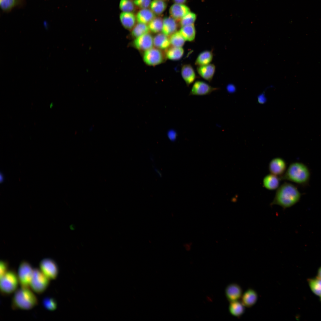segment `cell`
<instances>
[{"mask_svg":"<svg viewBox=\"0 0 321 321\" xmlns=\"http://www.w3.org/2000/svg\"><path fill=\"white\" fill-rule=\"evenodd\" d=\"M301 195L296 186L291 183L284 182L277 188L270 205H278L284 209L288 208L297 203Z\"/></svg>","mask_w":321,"mask_h":321,"instance_id":"cell-1","label":"cell"},{"mask_svg":"<svg viewBox=\"0 0 321 321\" xmlns=\"http://www.w3.org/2000/svg\"><path fill=\"white\" fill-rule=\"evenodd\" d=\"M310 176V170L306 165L301 162H294L289 165L285 173L280 177L281 180L304 185L309 183Z\"/></svg>","mask_w":321,"mask_h":321,"instance_id":"cell-2","label":"cell"},{"mask_svg":"<svg viewBox=\"0 0 321 321\" xmlns=\"http://www.w3.org/2000/svg\"><path fill=\"white\" fill-rule=\"evenodd\" d=\"M37 304L36 296L29 288L21 287L15 292L12 300L11 306L14 309L28 310Z\"/></svg>","mask_w":321,"mask_h":321,"instance_id":"cell-3","label":"cell"},{"mask_svg":"<svg viewBox=\"0 0 321 321\" xmlns=\"http://www.w3.org/2000/svg\"><path fill=\"white\" fill-rule=\"evenodd\" d=\"M19 284L17 274L13 270H9L0 277V289L3 295H9L15 292Z\"/></svg>","mask_w":321,"mask_h":321,"instance_id":"cell-4","label":"cell"},{"mask_svg":"<svg viewBox=\"0 0 321 321\" xmlns=\"http://www.w3.org/2000/svg\"><path fill=\"white\" fill-rule=\"evenodd\" d=\"M50 279L38 268L34 269L30 287L35 292L40 294L48 288Z\"/></svg>","mask_w":321,"mask_h":321,"instance_id":"cell-5","label":"cell"},{"mask_svg":"<svg viewBox=\"0 0 321 321\" xmlns=\"http://www.w3.org/2000/svg\"><path fill=\"white\" fill-rule=\"evenodd\" d=\"M34 269L28 262L23 260L20 263L17 276L21 287L29 288Z\"/></svg>","mask_w":321,"mask_h":321,"instance_id":"cell-6","label":"cell"},{"mask_svg":"<svg viewBox=\"0 0 321 321\" xmlns=\"http://www.w3.org/2000/svg\"><path fill=\"white\" fill-rule=\"evenodd\" d=\"M164 55L161 50L152 48L144 53L143 59L145 64L154 66L161 64L164 60Z\"/></svg>","mask_w":321,"mask_h":321,"instance_id":"cell-7","label":"cell"},{"mask_svg":"<svg viewBox=\"0 0 321 321\" xmlns=\"http://www.w3.org/2000/svg\"><path fill=\"white\" fill-rule=\"evenodd\" d=\"M40 270L50 280L55 279L59 273L58 266L53 259L46 258L42 259L39 264Z\"/></svg>","mask_w":321,"mask_h":321,"instance_id":"cell-8","label":"cell"},{"mask_svg":"<svg viewBox=\"0 0 321 321\" xmlns=\"http://www.w3.org/2000/svg\"><path fill=\"white\" fill-rule=\"evenodd\" d=\"M219 88L213 87L205 82L197 81L195 82L191 89L189 95L204 96L210 95Z\"/></svg>","mask_w":321,"mask_h":321,"instance_id":"cell-9","label":"cell"},{"mask_svg":"<svg viewBox=\"0 0 321 321\" xmlns=\"http://www.w3.org/2000/svg\"><path fill=\"white\" fill-rule=\"evenodd\" d=\"M153 39L152 35L147 33L135 38L133 45L138 50L144 52L153 47Z\"/></svg>","mask_w":321,"mask_h":321,"instance_id":"cell-10","label":"cell"},{"mask_svg":"<svg viewBox=\"0 0 321 321\" xmlns=\"http://www.w3.org/2000/svg\"><path fill=\"white\" fill-rule=\"evenodd\" d=\"M287 164L282 158L277 157L272 159L269 165V169L270 174L277 176H281L286 171Z\"/></svg>","mask_w":321,"mask_h":321,"instance_id":"cell-11","label":"cell"},{"mask_svg":"<svg viewBox=\"0 0 321 321\" xmlns=\"http://www.w3.org/2000/svg\"><path fill=\"white\" fill-rule=\"evenodd\" d=\"M169 12L171 17L177 21H180L190 10L184 4L174 3L170 7Z\"/></svg>","mask_w":321,"mask_h":321,"instance_id":"cell-12","label":"cell"},{"mask_svg":"<svg viewBox=\"0 0 321 321\" xmlns=\"http://www.w3.org/2000/svg\"><path fill=\"white\" fill-rule=\"evenodd\" d=\"M225 294L226 298L230 302L237 301L242 295V289L238 284H230L225 288Z\"/></svg>","mask_w":321,"mask_h":321,"instance_id":"cell-13","label":"cell"},{"mask_svg":"<svg viewBox=\"0 0 321 321\" xmlns=\"http://www.w3.org/2000/svg\"><path fill=\"white\" fill-rule=\"evenodd\" d=\"M215 66L213 64L198 66L196 70L198 74L203 79L210 82L214 76L215 71Z\"/></svg>","mask_w":321,"mask_h":321,"instance_id":"cell-14","label":"cell"},{"mask_svg":"<svg viewBox=\"0 0 321 321\" xmlns=\"http://www.w3.org/2000/svg\"><path fill=\"white\" fill-rule=\"evenodd\" d=\"M182 77L187 86H189L193 83L196 78L195 70L190 64H186L182 67L181 70Z\"/></svg>","mask_w":321,"mask_h":321,"instance_id":"cell-15","label":"cell"},{"mask_svg":"<svg viewBox=\"0 0 321 321\" xmlns=\"http://www.w3.org/2000/svg\"><path fill=\"white\" fill-rule=\"evenodd\" d=\"M178 26L176 20L171 16H166L163 19L161 32L167 36H170L177 31Z\"/></svg>","mask_w":321,"mask_h":321,"instance_id":"cell-16","label":"cell"},{"mask_svg":"<svg viewBox=\"0 0 321 321\" xmlns=\"http://www.w3.org/2000/svg\"><path fill=\"white\" fill-rule=\"evenodd\" d=\"M122 25L125 29L131 30L136 24V15L133 12H122L119 15Z\"/></svg>","mask_w":321,"mask_h":321,"instance_id":"cell-17","label":"cell"},{"mask_svg":"<svg viewBox=\"0 0 321 321\" xmlns=\"http://www.w3.org/2000/svg\"><path fill=\"white\" fill-rule=\"evenodd\" d=\"M138 23L148 24L156 17V15L150 9H141L136 15Z\"/></svg>","mask_w":321,"mask_h":321,"instance_id":"cell-18","label":"cell"},{"mask_svg":"<svg viewBox=\"0 0 321 321\" xmlns=\"http://www.w3.org/2000/svg\"><path fill=\"white\" fill-rule=\"evenodd\" d=\"M241 298V302L244 306L250 307L252 306L256 303L258 295L255 291L249 289L243 293Z\"/></svg>","mask_w":321,"mask_h":321,"instance_id":"cell-19","label":"cell"},{"mask_svg":"<svg viewBox=\"0 0 321 321\" xmlns=\"http://www.w3.org/2000/svg\"><path fill=\"white\" fill-rule=\"evenodd\" d=\"M280 180V177L270 174L264 177L263 180V185L268 190H274L279 187Z\"/></svg>","mask_w":321,"mask_h":321,"instance_id":"cell-20","label":"cell"},{"mask_svg":"<svg viewBox=\"0 0 321 321\" xmlns=\"http://www.w3.org/2000/svg\"><path fill=\"white\" fill-rule=\"evenodd\" d=\"M153 45L155 48L166 50L170 45L169 38L163 33H158L153 37Z\"/></svg>","mask_w":321,"mask_h":321,"instance_id":"cell-21","label":"cell"},{"mask_svg":"<svg viewBox=\"0 0 321 321\" xmlns=\"http://www.w3.org/2000/svg\"><path fill=\"white\" fill-rule=\"evenodd\" d=\"M213 57L212 51L205 50L200 53L197 56L195 62L197 66L208 64L210 63Z\"/></svg>","mask_w":321,"mask_h":321,"instance_id":"cell-22","label":"cell"},{"mask_svg":"<svg viewBox=\"0 0 321 321\" xmlns=\"http://www.w3.org/2000/svg\"><path fill=\"white\" fill-rule=\"evenodd\" d=\"M166 50V57L169 60L173 61L180 59L184 54V50L182 47L172 46Z\"/></svg>","mask_w":321,"mask_h":321,"instance_id":"cell-23","label":"cell"},{"mask_svg":"<svg viewBox=\"0 0 321 321\" xmlns=\"http://www.w3.org/2000/svg\"><path fill=\"white\" fill-rule=\"evenodd\" d=\"M179 32L185 41L192 42L195 38L196 30L194 24L182 26Z\"/></svg>","mask_w":321,"mask_h":321,"instance_id":"cell-24","label":"cell"},{"mask_svg":"<svg viewBox=\"0 0 321 321\" xmlns=\"http://www.w3.org/2000/svg\"><path fill=\"white\" fill-rule=\"evenodd\" d=\"M229 309L230 314L236 317L241 316L245 311L244 306L238 300L230 302Z\"/></svg>","mask_w":321,"mask_h":321,"instance_id":"cell-25","label":"cell"},{"mask_svg":"<svg viewBox=\"0 0 321 321\" xmlns=\"http://www.w3.org/2000/svg\"><path fill=\"white\" fill-rule=\"evenodd\" d=\"M167 4L163 0H152L150 5V9L155 15H160L166 10Z\"/></svg>","mask_w":321,"mask_h":321,"instance_id":"cell-26","label":"cell"},{"mask_svg":"<svg viewBox=\"0 0 321 321\" xmlns=\"http://www.w3.org/2000/svg\"><path fill=\"white\" fill-rule=\"evenodd\" d=\"M150 30L147 25L138 23L131 30V36L136 38L143 34L149 33Z\"/></svg>","mask_w":321,"mask_h":321,"instance_id":"cell-27","label":"cell"},{"mask_svg":"<svg viewBox=\"0 0 321 321\" xmlns=\"http://www.w3.org/2000/svg\"><path fill=\"white\" fill-rule=\"evenodd\" d=\"M307 281L312 292L321 298V279L316 277L309 278Z\"/></svg>","mask_w":321,"mask_h":321,"instance_id":"cell-28","label":"cell"},{"mask_svg":"<svg viewBox=\"0 0 321 321\" xmlns=\"http://www.w3.org/2000/svg\"><path fill=\"white\" fill-rule=\"evenodd\" d=\"M163 19L160 17H155L148 25L150 31L152 32L159 33L162 31Z\"/></svg>","mask_w":321,"mask_h":321,"instance_id":"cell-29","label":"cell"},{"mask_svg":"<svg viewBox=\"0 0 321 321\" xmlns=\"http://www.w3.org/2000/svg\"><path fill=\"white\" fill-rule=\"evenodd\" d=\"M170 45L172 46L182 47L185 40L179 31L172 34L169 37Z\"/></svg>","mask_w":321,"mask_h":321,"instance_id":"cell-30","label":"cell"},{"mask_svg":"<svg viewBox=\"0 0 321 321\" xmlns=\"http://www.w3.org/2000/svg\"><path fill=\"white\" fill-rule=\"evenodd\" d=\"M133 0H120L119 8L122 12H133L136 9Z\"/></svg>","mask_w":321,"mask_h":321,"instance_id":"cell-31","label":"cell"},{"mask_svg":"<svg viewBox=\"0 0 321 321\" xmlns=\"http://www.w3.org/2000/svg\"><path fill=\"white\" fill-rule=\"evenodd\" d=\"M196 14L190 12L180 21V26L182 27L193 24L196 19Z\"/></svg>","mask_w":321,"mask_h":321,"instance_id":"cell-32","label":"cell"},{"mask_svg":"<svg viewBox=\"0 0 321 321\" xmlns=\"http://www.w3.org/2000/svg\"><path fill=\"white\" fill-rule=\"evenodd\" d=\"M42 304L46 309L50 311H54L57 307L56 300L51 297H47L44 298L43 300Z\"/></svg>","mask_w":321,"mask_h":321,"instance_id":"cell-33","label":"cell"},{"mask_svg":"<svg viewBox=\"0 0 321 321\" xmlns=\"http://www.w3.org/2000/svg\"><path fill=\"white\" fill-rule=\"evenodd\" d=\"M17 0H0V6L1 9L5 12L8 11L14 7Z\"/></svg>","mask_w":321,"mask_h":321,"instance_id":"cell-34","label":"cell"},{"mask_svg":"<svg viewBox=\"0 0 321 321\" xmlns=\"http://www.w3.org/2000/svg\"><path fill=\"white\" fill-rule=\"evenodd\" d=\"M152 0H134L136 6L141 9L147 8L149 7Z\"/></svg>","mask_w":321,"mask_h":321,"instance_id":"cell-35","label":"cell"},{"mask_svg":"<svg viewBox=\"0 0 321 321\" xmlns=\"http://www.w3.org/2000/svg\"><path fill=\"white\" fill-rule=\"evenodd\" d=\"M8 264L7 261L1 260L0 262V277L4 275L9 270Z\"/></svg>","mask_w":321,"mask_h":321,"instance_id":"cell-36","label":"cell"},{"mask_svg":"<svg viewBox=\"0 0 321 321\" xmlns=\"http://www.w3.org/2000/svg\"><path fill=\"white\" fill-rule=\"evenodd\" d=\"M227 90L229 92L233 93L236 90L235 86L232 84H230L228 85L226 87Z\"/></svg>","mask_w":321,"mask_h":321,"instance_id":"cell-37","label":"cell"},{"mask_svg":"<svg viewBox=\"0 0 321 321\" xmlns=\"http://www.w3.org/2000/svg\"><path fill=\"white\" fill-rule=\"evenodd\" d=\"M258 100L259 103H264L266 101V98L265 97L263 93L261 94L258 97Z\"/></svg>","mask_w":321,"mask_h":321,"instance_id":"cell-38","label":"cell"},{"mask_svg":"<svg viewBox=\"0 0 321 321\" xmlns=\"http://www.w3.org/2000/svg\"><path fill=\"white\" fill-rule=\"evenodd\" d=\"M175 3L184 4L187 0H172Z\"/></svg>","mask_w":321,"mask_h":321,"instance_id":"cell-39","label":"cell"},{"mask_svg":"<svg viewBox=\"0 0 321 321\" xmlns=\"http://www.w3.org/2000/svg\"><path fill=\"white\" fill-rule=\"evenodd\" d=\"M316 277L321 279V266L318 269Z\"/></svg>","mask_w":321,"mask_h":321,"instance_id":"cell-40","label":"cell"},{"mask_svg":"<svg viewBox=\"0 0 321 321\" xmlns=\"http://www.w3.org/2000/svg\"><path fill=\"white\" fill-rule=\"evenodd\" d=\"M3 178H3V176L2 175H1H1H0V181H1V182L2 181H3Z\"/></svg>","mask_w":321,"mask_h":321,"instance_id":"cell-41","label":"cell"},{"mask_svg":"<svg viewBox=\"0 0 321 321\" xmlns=\"http://www.w3.org/2000/svg\"><path fill=\"white\" fill-rule=\"evenodd\" d=\"M163 0V1H166V0Z\"/></svg>","mask_w":321,"mask_h":321,"instance_id":"cell-42","label":"cell"}]
</instances>
